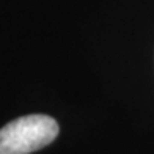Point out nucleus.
<instances>
[{
    "label": "nucleus",
    "instance_id": "nucleus-1",
    "mask_svg": "<svg viewBox=\"0 0 154 154\" xmlns=\"http://www.w3.org/2000/svg\"><path fill=\"white\" fill-rule=\"evenodd\" d=\"M58 135V124L47 115H25L0 129V154H30L51 145Z\"/></svg>",
    "mask_w": 154,
    "mask_h": 154
}]
</instances>
